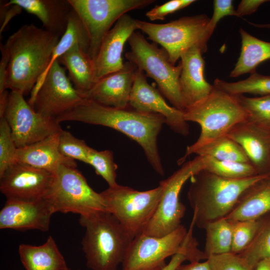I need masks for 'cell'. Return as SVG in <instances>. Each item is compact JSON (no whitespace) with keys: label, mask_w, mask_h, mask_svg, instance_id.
I'll return each mask as SVG.
<instances>
[{"label":"cell","mask_w":270,"mask_h":270,"mask_svg":"<svg viewBox=\"0 0 270 270\" xmlns=\"http://www.w3.org/2000/svg\"><path fill=\"white\" fill-rule=\"evenodd\" d=\"M56 120L59 123L75 121L102 126L120 132L139 144L154 170L164 175L157 141L163 124H166L162 115L141 112L129 106L124 108L106 106L84 98Z\"/></svg>","instance_id":"1"},{"label":"cell","mask_w":270,"mask_h":270,"mask_svg":"<svg viewBox=\"0 0 270 270\" xmlns=\"http://www.w3.org/2000/svg\"><path fill=\"white\" fill-rule=\"evenodd\" d=\"M60 38L34 24L23 25L10 36L3 44L9 57L6 89L23 96L31 93Z\"/></svg>","instance_id":"2"},{"label":"cell","mask_w":270,"mask_h":270,"mask_svg":"<svg viewBox=\"0 0 270 270\" xmlns=\"http://www.w3.org/2000/svg\"><path fill=\"white\" fill-rule=\"evenodd\" d=\"M257 175L240 180L225 178L202 169L190 180L187 198L193 210L195 226L204 228L209 222L226 218L243 191L258 180Z\"/></svg>","instance_id":"3"},{"label":"cell","mask_w":270,"mask_h":270,"mask_svg":"<svg viewBox=\"0 0 270 270\" xmlns=\"http://www.w3.org/2000/svg\"><path fill=\"white\" fill-rule=\"evenodd\" d=\"M82 249L92 270H118L132 239L109 212L80 216Z\"/></svg>","instance_id":"4"},{"label":"cell","mask_w":270,"mask_h":270,"mask_svg":"<svg viewBox=\"0 0 270 270\" xmlns=\"http://www.w3.org/2000/svg\"><path fill=\"white\" fill-rule=\"evenodd\" d=\"M184 117L187 122L199 124L201 132L198 140L186 148L184 156L178 162V164H183L188 156L199 148L226 136L236 124L246 120L248 114L236 96L214 86L206 98L184 111Z\"/></svg>","instance_id":"5"},{"label":"cell","mask_w":270,"mask_h":270,"mask_svg":"<svg viewBox=\"0 0 270 270\" xmlns=\"http://www.w3.org/2000/svg\"><path fill=\"white\" fill-rule=\"evenodd\" d=\"M128 42L130 46V50L125 54L128 61L153 79L174 107L183 112L186 110L180 83V62L177 66L173 64L165 50L154 42H148L140 31L134 32Z\"/></svg>","instance_id":"6"},{"label":"cell","mask_w":270,"mask_h":270,"mask_svg":"<svg viewBox=\"0 0 270 270\" xmlns=\"http://www.w3.org/2000/svg\"><path fill=\"white\" fill-rule=\"evenodd\" d=\"M163 192V186L139 191L118 184L100 193L110 212L133 240L143 234L154 216Z\"/></svg>","instance_id":"7"},{"label":"cell","mask_w":270,"mask_h":270,"mask_svg":"<svg viewBox=\"0 0 270 270\" xmlns=\"http://www.w3.org/2000/svg\"><path fill=\"white\" fill-rule=\"evenodd\" d=\"M210 20L204 14L183 16L162 24L138 20V30L160 45L175 65L181 55L193 46L200 48L202 53L206 52L209 40L206 28Z\"/></svg>","instance_id":"8"},{"label":"cell","mask_w":270,"mask_h":270,"mask_svg":"<svg viewBox=\"0 0 270 270\" xmlns=\"http://www.w3.org/2000/svg\"><path fill=\"white\" fill-rule=\"evenodd\" d=\"M52 184L44 197L55 212L86 216L108 211L100 193L95 192L76 168L60 166L54 173Z\"/></svg>","instance_id":"9"},{"label":"cell","mask_w":270,"mask_h":270,"mask_svg":"<svg viewBox=\"0 0 270 270\" xmlns=\"http://www.w3.org/2000/svg\"><path fill=\"white\" fill-rule=\"evenodd\" d=\"M204 168V158L197 156L182 166L166 179L160 182L163 192L157 210L144 234L156 237L164 236L181 225L186 210L180 200L181 190L186 182Z\"/></svg>","instance_id":"10"},{"label":"cell","mask_w":270,"mask_h":270,"mask_svg":"<svg viewBox=\"0 0 270 270\" xmlns=\"http://www.w3.org/2000/svg\"><path fill=\"white\" fill-rule=\"evenodd\" d=\"M90 40L88 54L94 60L102 42L118 20L128 12L140 9L154 0H69Z\"/></svg>","instance_id":"11"},{"label":"cell","mask_w":270,"mask_h":270,"mask_svg":"<svg viewBox=\"0 0 270 270\" xmlns=\"http://www.w3.org/2000/svg\"><path fill=\"white\" fill-rule=\"evenodd\" d=\"M84 98L74 88L58 60L50 66L28 102L41 115L56 120Z\"/></svg>","instance_id":"12"},{"label":"cell","mask_w":270,"mask_h":270,"mask_svg":"<svg viewBox=\"0 0 270 270\" xmlns=\"http://www.w3.org/2000/svg\"><path fill=\"white\" fill-rule=\"evenodd\" d=\"M187 232L182 224L163 236H138L130 244L121 270H162L166 265V259L182 250Z\"/></svg>","instance_id":"13"},{"label":"cell","mask_w":270,"mask_h":270,"mask_svg":"<svg viewBox=\"0 0 270 270\" xmlns=\"http://www.w3.org/2000/svg\"><path fill=\"white\" fill-rule=\"evenodd\" d=\"M3 117L8 124L18 148L32 144L62 130L56 120L36 112L24 96L16 92H9Z\"/></svg>","instance_id":"14"},{"label":"cell","mask_w":270,"mask_h":270,"mask_svg":"<svg viewBox=\"0 0 270 270\" xmlns=\"http://www.w3.org/2000/svg\"><path fill=\"white\" fill-rule=\"evenodd\" d=\"M54 174L16 162L0 176V190L6 199L34 200L44 198Z\"/></svg>","instance_id":"15"},{"label":"cell","mask_w":270,"mask_h":270,"mask_svg":"<svg viewBox=\"0 0 270 270\" xmlns=\"http://www.w3.org/2000/svg\"><path fill=\"white\" fill-rule=\"evenodd\" d=\"M129 106L141 112L161 114L174 132L184 136L189 134V126L184 119V112L169 106L160 90L149 84L145 74L138 68L130 93Z\"/></svg>","instance_id":"16"},{"label":"cell","mask_w":270,"mask_h":270,"mask_svg":"<svg viewBox=\"0 0 270 270\" xmlns=\"http://www.w3.org/2000/svg\"><path fill=\"white\" fill-rule=\"evenodd\" d=\"M55 212L52 205L44 198L34 200L6 199L0 211V228L47 232Z\"/></svg>","instance_id":"17"},{"label":"cell","mask_w":270,"mask_h":270,"mask_svg":"<svg viewBox=\"0 0 270 270\" xmlns=\"http://www.w3.org/2000/svg\"><path fill=\"white\" fill-rule=\"evenodd\" d=\"M137 30L138 20L126 14L118 20L106 34L94 60L96 82L123 68L122 54L124 44Z\"/></svg>","instance_id":"18"},{"label":"cell","mask_w":270,"mask_h":270,"mask_svg":"<svg viewBox=\"0 0 270 270\" xmlns=\"http://www.w3.org/2000/svg\"><path fill=\"white\" fill-rule=\"evenodd\" d=\"M137 70L134 64L126 62L122 69L96 81L82 96L104 106L126 108Z\"/></svg>","instance_id":"19"},{"label":"cell","mask_w":270,"mask_h":270,"mask_svg":"<svg viewBox=\"0 0 270 270\" xmlns=\"http://www.w3.org/2000/svg\"><path fill=\"white\" fill-rule=\"evenodd\" d=\"M226 136L242 148L258 174L270 175V129L247 119Z\"/></svg>","instance_id":"20"},{"label":"cell","mask_w":270,"mask_h":270,"mask_svg":"<svg viewBox=\"0 0 270 270\" xmlns=\"http://www.w3.org/2000/svg\"><path fill=\"white\" fill-rule=\"evenodd\" d=\"M202 54L201 48L196 46L184 52L180 58L182 68L180 83L186 108L206 98L214 88L204 78Z\"/></svg>","instance_id":"21"},{"label":"cell","mask_w":270,"mask_h":270,"mask_svg":"<svg viewBox=\"0 0 270 270\" xmlns=\"http://www.w3.org/2000/svg\"><path fill=\"white\" fill-rule=\"evenodd\" d=\"M60 132L32 144L18 148L16 162L27 164L52 173L62 165L76 168L75 160L64 156L59 150Z\"/></svg>","instance_id":"22"},{"label":"cell","mask_w":270,"mask_h":270,"mask_svg":"<svg viewBox=\"0 0 270 270\" xmlns=\"http://www.w3.org/2000/svg\"><path fill=\"white\" fill-rule=\"evenodd\" d=\"M8 4H16L36 16L44 29L61 38L68 27L72 7L69 0H10Z\"/></svg>","instance_id":"23"},{"label":"cell","mask_w":270,"mask_h":270,"mask_svg":"<svg viewBox=\"0 0 270 270\" xmlns=\"http://www.w3.org/2000/svg\"><path fill=\"white\" fill-rule=\"evenodd\" d=\"M270 212V176L246 188L225 218L231 221L255 220Z\"/></svg>","instance_id":"24"},{"label":"cell","mask_w":270,"mask_h":270,"mask_svg":"<svg viewBox=\"0 0 270 270\" xmlns=\"http://www.w3.org/2000/svg\"><path fill=\"white\" fill-rule=\"evenodd\" d=\"M18 254L20 261L26 270L69 269L64 256L51 236L40 246L20 244Z\"/></svg>","instance_id":"25"},{"label":"cell","mask_w":270,"mask_h":270,"mask_svg":"<svg viewBox=\"0 0 270 270\" xmlns=\"http://www.w3.org/2000/svg\"><path fill=\"white\" fill-rule=\"evenodd\" d=\"M68 71V78L82 95L95 84L94 60L80 46L76 44L58 60Z\"/></svg>","instance_id":"26"},{"label":"cell","mask_w":270,"mask_h":270,"mask_svg":"<svg viewBox=\"0 0 270 270\" xmlns=\"http://www.w3.org/2000/svg\"><path fill=\"white\" fill-rule=\"evenodd\" d=\"M239 32L242 40L241 50L234 68L230 73L232 78L254 72L260 64L270 60V42L260 40L242 28Z\"/></svg>","instance_id":"27"},{"label":"cell","mask_w":270,"mask_h":270,"mask_svg":"<svg viewBox=\"0 0 270 270\" xmlns=\"http://www.w3.org/2000/svg\"><path fill=\"white\" fill-rule=\"evenodd\" d=\"M76 44L80 46L88 53L90 47V40L88 32L80 17L72 8V10L69 16L66 31L60 38L58 44L54 48L48 68L44 74L40 77L33 90L40 85L46 72L53 63L58 60L63 54Z\"/></svg>","instance_id":"28"},{"label":"cell","mask_w":270,"mask_h":270,"mask_svg":"<svg viewBox=\"0 0 270 270\" xmlns=\"http://www.w3.org/2000/svg\"><path fill=\"white\" fill-rule=\"evenodd\" d=\"M206 239L204 252L207 260L210 256L231 252L232 222L222 218L208 224L204 228Z\"/></svg>","instance_id":"29"},{"label":"cell","mask_w":270,"mask_h":270,"mask_svg":"<svg viewBox=\"0 0 270 270\" xmlns=\"http://www.w3.org/2000/svg\"><path fill=\"white\" fill-rule=\"evenodd\" d=\"M238 254L253 270L260 260L270 258V212L262 217L253 240L244 250Z\"/></svg>","instance_id":"30"},{"label":"cell","mask_w":270,"mask_h":270,"mask_svg":"<svg viewBox=\"0 0 270 270\" xmlns=\"http://www.w3.org/2000/svg\"><path fill=\"white\" fill-rule=\"evenodd\" d=\"M213 86L229 94L240 95L244 94L264 96L270 95V76L262 75L256 72L244 80L227 82L216 78Z\"/></svg>","instance_id":"31"},{"label":"cell","mask_w":270,"mask_h":270,"mask_svg":"<svg viewBox=\"0 0 270 270\" xmlns=\"http://www.w3.org/2000/svg\"><path fill=\"white\" fill-rule=\"evenodd\" d=\"M194 154L197 156H210L220 160L250 162L240 145L227 136L205 145Z\"/></svg>","instance_id":"32"},{"label":"cell","mask_w":270,"mask_h":270,"mask_svg":"<svg viewBox=\"0 0 270 270\" xmlns=\"http://www.w3.org/2000/svg\"><path fill=\"white\" fill-rule=\"evenodd\" d=\"M202 156L204 170L225 178L240 180L259 175L250 162L220 160L210 156Z\"/></svg>","instance_id":"33"},{"label":"cell","mask_w":270,"mask_h":270,"mask_svg":"<svg viewBox=\"0 0 270 270\" xmlns=\"http://www.w3.org/2000/svg\"><path fill=\"white\" fill-rule=\"evenodd\" d=\"M234 96L247 112L248 120L270 129V95L254 98Z\"/></svg>","instance_id":"34"},{"label":"cell","mask_w":270,"mask_h":270,"mask_svg":"<svg viewBox=\"0 0 270 270\" xmlns=\"http://www.w3.org/2000/svg\"><path fill=\"white\" fill-rule=\"evenodd\" d=\"M87 164L94 168L96 174L101 176L109 186L118 184L116 172L118 166L114 162L112 152L110 150L98 151L91 148Z\"/></svg>","instance_id":"35"},{"label":"cell","mask_w":270,"mask_h":270,"mask_svg":"<svg viewBox=\"0 0 270 270\" xmlns=\"http://www.w3.org/2000/svg\"><path fill=\"white\" fill-rule=\"evenodd\" d=\"M261 218L232 221V238L231 252L238 254L249 245L259 228Z\"/></svg>","instance_id":"36"},{"label":"cell","mask_w":270,"mask_h":270,"mask_svg":"<svg viewBox=\"0 0 270 270\" xmlns=\"http://www.w3.org/2000/svg\"><path fill=\"white\" fill-rule=\"evenodd\" d=\"M58 148L64 156L87 164L91 148L84 140L75 137L67 130H62L60 132Z\"/></svg>","instance_id":"37"},{"label":"cell","mask_w":270,"mask_h":270,"mask_svg":"<svg viewBox=\"0 0 270 270\" xmlns=\"http://www.w3.org/2000/svg\"><path fill=\"white\" fill-rule=\"evenodd\" d=\"M18 148L6 119L0 118V176L10 166L16 162Z\"/></svg>","instance_id":"38"},{"label":"cell","mask_w":270,"mask_h":270,"mask_svg":"<svg viewBox=\"0 0 270 270\" xmlns=\"http://www.w3.org/2000/svg\"><path fill=\"white\" fill-rule=\"evenodd\" d=\"M198 242L192 234L188 233L182 250L172 256L170 262L162 270H176L186 260L192 262L203 260V252L198 248Z\"/></svg>","instance_id":"39"},{"label":"cell","mask_w":270,"mask_h":270,"mask_svg":"<svg viewBox=\"0 0 270 270\" xmlns=\"http://www.w3.org/2000/svg\"><path fill=\"white\" fill-rule=\"evenodd\" d=\"M206 260L212 270H254L243 258L232 252L212 256Z\"/></svg>","instance_id":"40"},{"label":"cell","mask_w":270,"mask_h":270,"mask_svg":"<svg viewBox=\"0 0 270 270\" xmlns=\"http://www.w3.org/2000/svg\"><path fill=\"white\" fill-rule=\"evenodd\" d=\"M195 2L194 0H171L156 6L147 12L146 16L151 21L162 20L166 16L184 8Z\"/></svg>","instance_id":"41"},{"label":"cell","mask_w":270,"mask_h":270,"mask_svg":"<svg viewBox=\"0 0 270 270\" xmlns=\"http://www.w3.org/2000/svg\"><path fill=\"white\" fill-rule=\"evenodd\" d=\"M213 14L206 28L207 36L210 38L218 22L224 17L228 16H236L232 0H214L213 2Z\"/></svg>","instance_id":"42"},{"label":"cell","mask_w":270,"mask_h":270,"mask_svg":"<svg viewBox=\"0 0 270 270\" xmlns=\"http://www.w3.org/2000/svg\"><path fill=\"white\" fill-rule=\"evenodd\" d=\"M0 4L1 34L10 20L16 15L20 14L22 9L16 4H8V1L0 0Z\"/></svg>","instance_id":"43"},{"label":"cell","mask_w":270,"mask_h":270,"mask_svg":"<svg viewBox=\"0 0 270 270\" xmlns=\"http://www.w3.org/2000/svg\"><path fill=\"white\" fill-rule=\"evenodd\" d=\"M270 2L267 0H242L236 10V16L242 17L254 12L262 4Z\"/></svg>","instance_id":"44"},{"label":"cell","mask_w":270,"mask_h":270,"mask_svg":"<svg viewBox=\"0 0 270 270\" xmlns=\"http://www.w3.org/2000/svg\"><path fill=\"white\" fill-rule=\"evenodd\" d=\"M1 59L0 62V94L7 89L6 88V80L7 69L8 64V54L4 47L3 44L0 42Z\"/></svg>","instance_id":"45"},{"label":"cell","mask_w":270,"mask_h":270,"mask_svg":"<svg viewBox=\"0 0 270 270\" xmlns=\"http://www.w3.org/2000/svg\"><path fill=\"white\" fill-rule=\"evenodd\" d=\"M176 270H212L208 262L206 260L204 262H190L186 264H180Z\"/></svg>","instance_id":"46"},{"label":"cell","mask_w":270,"mask_h":270,"mask_svg":"<svg viewBox=\"0 0 270 270\" xmlns=\"http://www.w3.org/2000/svg\"><path fill=\"white\" fill-rule=\"evenodd\" d=\"M9 92L6 90L0 94V118L4 116L8 101Z\"/></svg>","instance_id":"47"},{"label":"cell","mask_w":270,"mask_h":270,"mask_svg":"<svg viewBox=\"0 0 270 270\" xmlns=\"http://www.w3.org/2000/svg\"><path fill=\"white\" fill-rule=\"evenodd\" d=\"M254 270H270V258L260 260L256 265Z\"/></svg>","instance_id":"48"},{"label":"cell","mask_w":270,"mask_h":270,"mask_svg":"<svg viewBox=\"0 0 270 270\" xmlns=\"http://www.w3.org/2000/svg\"><path fill=\"white\" fill-rule=\"evenodd\" d=\"M68 270H72L69 268Z\"/></svg>","instance_id":"49"}]
</instances>
